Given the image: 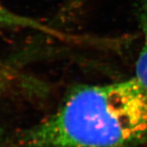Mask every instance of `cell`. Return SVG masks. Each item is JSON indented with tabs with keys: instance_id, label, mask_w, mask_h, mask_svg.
I'll return each instance as SVG.
<instances>
[{
	"instance_id": "1",
	"label": "cell",
	"mask_w": 147,
	"mask_h": 147,
	"mask_svg": "<svg viewBox=\"0 0 147 147\" xmlns=\"http://www.w3.org/2000/svg\"><path fill=\"white\" fill-rule=\"evenodd\" d=\"M146 138L147 92L132 78L74 89L18 142L22 147H129Z\"/></svg>"
},
{
	"instance_id": "2",
	"label": "cell",
	"mask_w": 147,
	"mask_h": 147,
	"mask_svg": "<svg viewBox=\"0 0 147 147\" xmlns=\"http://www.w3.org/2000/svg\"><path fill=\"white\" fill-rule=\"evenodd\" d=\"M139 22L143 34V44L137 59L134 78L147 92V0H140Z\"/></svg>"
},
{
	"instance_id": "3",
	"label": "cell",
	"mask_w": 147,
	"mask_h": 147,
	"mask_svg": "<svg viewBox=\"0 0 147 147\" xmlns=\"http://www.w3.org/2000/svg\"><path fill=\"white\" fill-rule=\"evenodd\" d=\"M13 27H38L34 21L18 16L0 4V29Z\"/></svg>"
},
{
	"instance_id": "4",
	"label": "cell",
	"mask_w": 147,
	"mask_h": 147,
	"mask_svg": "<svg viewBox=\"0 0 147 147\" xmlns=\"http://www.w3.org/2000/svg\"><path fill=\"white\" fill-rule=\"evenodd\" d=\"M3 80H2V79L0 78V92H1V91L3 90Z\"/></svg>"
}]
</instances>
